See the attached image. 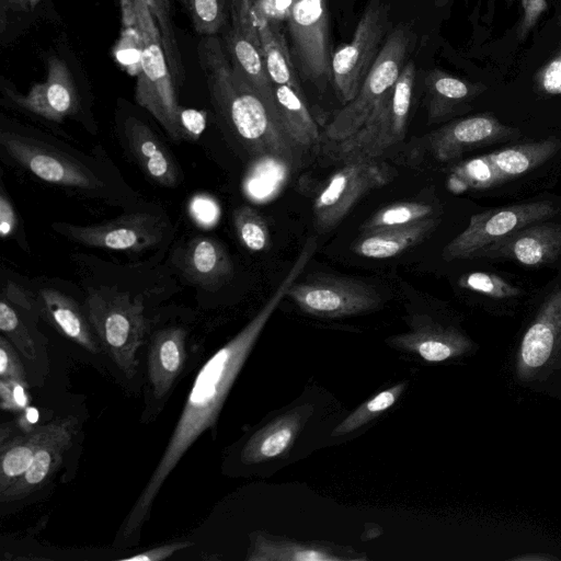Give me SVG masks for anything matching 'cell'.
<instances>
[{"label":"cell","mask_w":561,"mask_h":561,"mask_svg":"<svg viewBox=\"0 0 561 561\" xmlns=\"http://www.w3.org/2000/svg\"><path fill=\"white\" fill-rule=\"evenodd\" d=\"M557 214L549 202H529L489 209L471 216L468 227L443 250L447 261L470 259L477 251L515 231Z\"/></svg>","instance_id":"8fae6325"},{"label":"cell","mask_w":561,"mask_h":561,"mask_svg":"<svg viewBox=\"0 0 561 561\" xmlns=\"http://www.w3.org/2000/svg\"><path fill=\"white\" fill-rule=\"evenodd\" d=\"M280 125L293 145L299 150L318 145L320 134L305 100L300 81L272 83Z\"/></svg>","instance_id":"cb8c5ba5"},{"label":"cell","mask_w":561,"mask_h":561,"mask_svg":"<svg viewBox=\"0 0 561 561\" xmlns=\"http://www.w3.org/2000/svg\"><path fill=\"white\" fill-rule=\"evenodd\" d=\"M146 2L157 23L172 76L176 80H182L184 70L171 20L169 0H146Z\"/></svg>","instance_id":"e575fe53"},{"label":"cell","mask_w":561,"mask_h":561,"mask_svg":"<svg viewBox=\"0 0 561 561\" xmlns=\"http://www.w3.org/2000/svg\"><path fill=\"white\" fill-rule=\"evenodd\" d=\"M0 144L13 161L47 183L91 190L103 186L101 179L80 161L43 141L2 131Z\"/></svg>","instance_id":"7c38bea8"},{"label":"cell","mask_w":561,"mask_h":561,"mask_svg":"<svg viewBox=\"0 0 561 561\" xmlns=\"http://www.w3.org/2000/svg\"><path fill=\"white\" fill-rule=\"evenodd\" d=\"M102 348L127 378L137 373V352L147 321L144 305L113 287L92 289L83 305Z\"/></svg>","instance_id":"277c9868"},{"label":"cell","mask_w":561,"mask_h":561,"mask_svg":"<svg viewBox=\"0 0 561 561\" xmlns=\"http://www.w3.org/2000/svg\"><path fill=\"white\" fill-rule=\"evenodd\" d=\"M439 219L432 216L404 226L360 233L352 250L368 259H389L423 242L438 226Z\"/></svg>","instance_id":"484cf974"},{"label":"cell","mask_w":561,"mask_h":561,"mask_svg":"<svg viewBox=\"0 0 561 561\" xmlns=\"http://www.w3.org/2000/svg\"><path fill=\"white\" fill-rule=\"evenodd\" d=\"M193 27L202 36H216L230 20V0H182Z\"/></svg>","instance_id":"1f68e13d"},{"label":"cell","mask_w":561,"mask_h":561,"mask_svg":"<svg viewBox=\"0 0 561 561\" xmlns=\"http://www.w3.org/2000/svg\"><path fill=\"white\" fill-rule=\"evenodd\" d=\"M18 228V216L14 207L5 194L4 188L0 193V236L2 239L11 237Z\"/></svg>","instance_id":"ee69618b"},{"label":"cell","mask_w":561,"mask_h":561,"mask_svg":"<svg viewBox=\"0 0 561 561\" xmlns=\"http://www.w3.org/2000/svg\"><path fill=\"white\" fill-rule=\"evenodd\" d=\"M523 19L519 25V35L524 36L536 24L538 18L546 11V0H520Z\"/></svg>","instance_id":"f6af8a7d"},{"label":"cell","mask_w":561,"mask_h":561,"mask_svg":"<svg viewBox=\"0 0 561 561\" xmlns=\"http://www.w3.org/2000/svg\"><path fill=\"white\" fill-rule=\"evenodd\" d=\"M25 386L0 378V404L3 410L16 412L27 405Z\"/></svg>","instance_id":"ab89813d"},{"label":"cell","mask_w":561,"mask_h":561,"mask_svg":"<svg viewBox=\"0 0 561 561\" xmlns=\"http://www.w3.org/2000/svg\"><path fill=\"white\" fill-rule=\"evenodd\" d=\"M491 1V0H490Z\"/></svg>","instance_id":"681fc988"},{"label":"cell","mask_w":561,"mask_h":561,"mask_svg":"<svg viewBox=\"0 0 561 561\" xmlns=\"http://www.w3.org/2000/svg\"><path fill=\"white\" fill-rule=\"evenodd\" d=\"M312 414L309 404L299 405L256 431L242 449V460L260 463L285 454Z\"/></svg>","instance_id":"603a6c76"},{"label":"cell","mask_w":561,"mask_h":561,"mask_svg":"<svg viewBox=\"0 0 561 561\" xmlns=\"http://www.w3.org/2000/svg\"><path fill=\"white\" fill-rule=\"evenodd\" d=\"M459 286L493 298H511L519 295V288L499 275L486 272H473L463 275Z\"/></svg>","instance_id":"74e56055"},{"label":"cell","mask_w":561,"mask_h":561,"mask_svg":"<svg viewBox=\"0 0 561 561\" xmlns=\"http://www.w3.org/2000/svg\"><path fill=\"white\" fill-rule=\"evenodd\" d=\"M389 9L383 0H369L351 42L331 59L332 81L339 99L351 102L358 93L385 43L389 30Z\"/></svg>","instance_id":"52a82bcc"},{"label":"cell","mask_w":561,"mask_h":561,"mask_svg":"<svg viewBox=\"0 0 561 561\" xmlns=\"http://www.w3.org/2000/svg\"><path fill=\"white\" fill-rule=\"evenodd\" d=\"M62 417L28 430L0 445V492L20 478L32 463L41 446L58 430Z\"/></svg>","instance_id":"4316f807"},{"label":"cell","mask_w":561,"mask_h":561,"mask_svg":"<svg viewBox=\"0 0 561 561\" xmlns=\"http://www.w3.org/2000/svg\"><path fill=\"white\" fill-rule=\"evenodd\" d=\"M191 546H193V543L190 541L170 542L141 551L134 556L121 558L118 559V561H161L170 558L175 552L186 549Z\"/></svg>","instance_id":"7bdbcfd3"},{"label":"cell","mask_w":561,"mask_h":561,"mask_svg":"<svg viewBox=\"0 0 561 561\" xmlns=\"http://www.w3.org/2000/svg\"><path fill=\"white\" fill-rule=\"evenodd\" d=\"M233 226L239 241L251 252H261L270 244L268 227L257 210L248 205L234 209Z\"/></svg>","instance_id":"836d02e7"},{"label":"cell","mask_w":561,"mask_h":561,"mask_svg":"<svg viewBox=\"0 0 561 561\" xmlns=\"http://www.w3.org/2000/svg\"><path fill=\"white\" fill-rule=\"evenodd\" d=\"M53 228L73 242L114 251H142L161 241L165 224L153 214L133 213L100 224L55 222Z\"/></svg>","instance_id":"4fadbf2b"},{"label":"cell","mask_w":561,"mask_h":561,"mask_svg":"<svg viewBox=\"0 0 561 561\" xmlns=\"http://www.w3.org/2000/svg\"><path fill=\"white\" fill-rule=\"evenodd\" d=\"M175 264L184 278L215 291L233 275L232 261L224 244L209 237H195L176 252Z\"/></svg>","instance_id":"ac0fdd59"},{"label":"cell","mask_w":561,"mask_h":561,"mask_svg":"<svg viewBox=\"0 0 561 561\" xmlns=\"http://www.w3.org/2000/svg\"><path fill=\"white\" fill-rule=\"evenodd\" d=\"M0 331L25 358L36 359L34 341L30 331L5 298L0 301Z\"/></svg>","instance_id":"d590c367"},{"label":"cell","mask_w":561,"mask_h":561,"mask_svg":"<svg viewBox=\"0 0 561 561\" xmlns=\"http://www.w3.org/2000/svg\"><path fill=\"white\" fill-rule=\"evenodd\" d=\"M560 254L561 224L541 220L477 251L470 259H504L539 267L552 263Z\"/></svg>","instance_id":"2e32d148"},{"label":"cell","mask_w":561,"mask_h":561,"mask_svg":"<svg viewBox=\"0 0 561 561\" xmlns=\"http://www.w3.org/2000/svg\"><path fill=\"white\" fill-rule=\"evenodd\" d=\"M197 57L217 115L249 151L293 164L298 149L264 100L233 69L219 37L203 36L197 45Z\"/></svg>","instance_id":"7a4b0ae2"},{"label":"cell","mask_w":561,"mask_h":561,"mask_svg":"<svg viewBox=\"0 0 561 561\" xmlns=\"http://www.w3.org/2000/svg\"><path fill=\"white\" fill-rule=\"evenodd\" d=\"M42 316L60 334L91 354L102 351L99 339L87 317L75 299L54 288L38 291Z\"/></svg>","instance_id":"44dd1931"},{"label":"cell","mask_w":561,"mask_h":561,"mask_svg":"<svg viewBox=\"0 0 561 561\" xmlns=\"http://www.w3.org/2000/svg\"><path fill=\"white\" fill-rule=\"evenodd\" d=\"M78 423L73 415L62 417L58 430L41 446L26 471L0 492L1 503L19 501L31 495L53 477L73 442Z\"/></svg>","instance_id":"d6986e66"},{"label":"cell","mask_w":561,"mask_h":561,"mask_svg":"<svg viewBox=\"0 0 561 561\" xmlns=\"http://www.w3.org/2000/svg\"><path fill=\"white\" fill-rule=\"evenodd\" d=\"M416 68L410 60L391 92L378 104L366 123L351 137L339 141L336 154L344 162L376 158L405 136Z\"/></svg>","instance_id":"8992f818"},{"label":"cell","mask_w":561,"mask_h":561,"mask_svg":"<svg viewBox=\"0 0 561 561\" xmlns=\"http://www.w3.org/2000/svg\"><path fill=\"white\" fill-rule=\"evenodd\" d=\"M287 297L304 312L322 318L355 316L381 305L379 293L368 284L330 274L308 275L301 282L295 280Z\"/></svg>","instance_id":"30bf717a"},{"label":"cell","mask_w":561,"mask_h":561,"mask_svg":"<svg viewBox=\"0 0 561 561\" xmlns=\"http://www.w3.org/2000/svg\"><path fill=\"white\" fill-rule=\"evenodd\" d=\"M394 170L376 158L346 161L324 184L313 201L316 225L321 230L332 229L367 193L387 185Z\"/></svg>","instance_id":"9c48e42d"},{"label":"cell","mask_w":561,"mask_h":561,"mask_svg":"<svg viewBox=\"0 0 561 561\" xmlns=\"http://www.w3.org/2000/svg\"><path fill=\"white\" fill-rule=\"evenodd\" d=\"M248 561H345L352 557L336 554L329 546L299 542L285 538H276L256 534L252 539V548ZM356 560V559H355Z\"/></svg>","instance_id":"f1b7e54d"},{"label":"cell","mask_w":561,"mask_h":561,"mask_svg":"<svg viewBox=\"0 0 561 561\" xmlns=\"http://www.w3.org/2000/svg\"><path fill=\"white\" fill-rule=\"evenodd\" d=\"M387 342L431 363L443 362L458 354L463 343L457 332L421 316L415 317L411 331L391 336Z\"/></svg>","instance_id":"d4e9b609"},{"label":"cell","mask_w":561,"mask_h":561,"mask_svg":"<svg viewBox=\"0 0 561 561\" xmlns=\"http://www.w3.org/2000/svg\"><path fill=\"white\" fill-rule=\"evenodd\" d=\"M134 25L138 33L139 73L135 98L167 131L181 141L179 104L165 51L157 23L146 0H131Z\"/></svg>","instance_id":"3957f363"},{"label":"cell","mask_w":561,"mask_h":561,"mask_svg":"<svg viewBox=\"0 0 561 561\" xmlns=\"http://www.w3.org/2000/svg\"><path fill=\"white\" fill-rule=\"evenodd\" d=\"M559 148L552 139L504 148L490 153L503 180L522 175L547 161Z\"/></svg>","instance_id":"f546056e"},{"label":"cell","mask_w":561,"mask_h":561,"mask_svg":"<svg viewBox=\"0 0 561 561\" xmlns=\"http://www.w3.org/2000/svg\"><path fill=\"white\" fill-rule=\"evenodd\" d=\"M288 32L289 49L298 75L323 90L332 80L325 0H291Z\"/></svg>","instance_id":"ba28073f"},{"label":"cell","mask_w":561,"mask_h":561,"mask_svg":"<svg viewBox=\"0 0 561 561\" xmlns=\"http://www.w3.org/2000/svg\"><path fill=\"white\" fill-rule=\"evenodd\" d=\"M538 87L548 94H561V54L550 60L537 75Z\"/></svg>","instance_id":"b9f144b4"},{"label":"cell","mask_w":561,"mask_h":561,"mask_svg":"<svg viewBox=\"0 0 561 561\" xmlns=\"http://www.w3.org/2000/svg\"><path fill=\"white\" fill-rule=\"evenodd\" d=\"M453 180L473 188H486L503 179L491 161L490 154H486L459 164L453 172Z\"/></svg>","instance_id":"8d00e7d4"},{"label":"cell","mask_w":561,"mask_h":561,"mask_svg":"<svg viewBox=\"0 0 561 561\" xmlns=\"http://www.w3.org/2000/svg\"><path fill=\"white\" fill-rule=\"evenodd\" d=\"M186 331L168 327L153 333L147 356V374L156 399H162L181 374L186 359Z\"/></svg>","instance_id":"ffe728a7"},{"label":"cell","mask_w":561,"mask_h":561,"mask_svg":"<svg viewBox=\"0 0 561 561\" xmlns=\"http://www.w3.org/2000/svg\"><path fill=\"white\" fill-rule=\"evenodd\" d=\"M519 137V130L481 114L450 122L426 136L434 159L447 162L473 148Z\"/></svg>","instance_id":"9a60e30c"},{"label":"cell","mask_w":561,"mask_h":561,"mask_svg":"<svg viewBox=\"0 0 561 561\" xmlns=\"http://www.w3.org/2000/svg\"><path fill=\"white\" fill-rule=\"evenodd\" d=\"M439 1H447V0H439Z\"/></svg>","instance_id":"c3c4849f"},{"label":"cell","mask_w":561,"mask_h":561,"mask_svg":"<svg viewBox=\"0 0 561 561\" xmlns=\"http://www.w3.org/2000/svg\"><path fill=\"white\" fill-rule=\"evenodd\" d=\"M241 2V0H230V9L238 5Z\"/></svg>","instance_id":"7dc6e473"},{"label":"cell","mask_w":561,"mask_h":561,"mask_svg":"<svg viewBox=\"0 0 561 561\" xmlns=\"http://www.w3.org/2000/svg\"><path fill=\"white\" fill-rule=\"evenodd\" d=\"M20 107L48 121L60 123L79 110L76 87L67 66L53 57L48 61L47 77L35 84L26 95H11Z\"/></svg>","instance_id":"e0dca14e"},{"label":"cell","mask_w":561,"mask_h":561,"mask_svg":"<svg viewBox=\"0 0 561 561\" xmlns=\"http://www.w3.org/2000/svg\"><path fill=\"white\" fill-rule=\"evenodd\" d=\"M224 47L233 69L278 118L273 85L254 20L252 0H242L237 7L230 9V27L225 35Z\"/></svg>","instance_id":"5bb4252c"},{"label":"cell","mask_w":561,"mask_h":561,"mask_svg":"<svg viewBox=\"0 0 561 561\" xmlns=\"http://www.w3.org/2000/svg\"><path fill=\"white\" fill-rule=\"evenodd\" d=\"M124 134L134 159L149 179L165 187L178 184V165L148 125L136 117H128L124 123Z\"/></svg>","instance_id":"7402d4cb"},{"label":"cell","mask_w":561,"mask_h":561,"mask_svg":"<svg viewBox=\"0 0 561 561\" xmlns=\"http://www.w3.org/2000/svg\"><path fill=\"white\" fill-rule=\"evenodd\" d=\"M405 382L394 385L365 401L347 417H345L332 432V436L348 434L367 424L373 419L390 409L405 389Z\"/></svg>","instance_id":"d6a6232c"},{"label":"cell","mask_w":561,"mask_h":561,"mask_svg":"<svg viewBox=\"0 0 561 561\" xmlns=\"http://www.w3.org/2000/svg\"><path fill=\"white\" fill-rule=\"evenodd\" d=\"M41 0H0L1 18L7 11H28L34 9Z\"/></svg>","instance_id":"bcb514c9"},{"label":"cell","mask_w":561,"mask_h":561,"mask_svg":"<svg viewBox=\"0 0 561 561\" xmlns=\"http://www.w3.org/2000/svg\"><path fill=\"white\" fill-rule=\"evenodd\" d=\"M411 46L412 33L408 26L398 25L388 33L358 93L327 126L325 136L330 140L342 141L366 123L378 104L393 89Z\"/></svg>","instance_id":"5b68a950"},{"label":"cell","mask_w":561,"mask_h":561,"mask_svg":"<svg viewBox=\"0 0 561 561\" xmlns=\"http://www.w3.org/2000/svg\"><path fill=\"white\" fill-rule=\"evenodd\" d=\"M0 378L28 387L23 364L4 335L0 336Z\"/></svg>","instance_id":"f35d334b"},{"label":"cell","mask_w":561,"mask_h":561,"mask_svg":"<svg viewBox=\"0 0 561 561\" xmlns=\"http://www.w3.org/2000/svg\"><path fill=\"white\" fill-rule=\"evenodd\" d=\"M206 126L204 112L182 107L180 113V128L182 140L194 141L199 138Z\"/></svg>","instance_id":"60d3db41"},{"label":"cell","mask_w":561,"mask_h":561,"mask_svg":"<svg viewBox=\"0 0 561 561\" xmlns=\"http://www.w3.org/2000/svg\"><path fill=\"white\" fill-rule=\"evenodd\" d=\"M316 250L317 240L311 237L261 310L201 367L165 449L122 525L118 534L121 542L128 543L137 539L167 478L195 440L217 422L228 393L265 324L287 296L288 288L299 278Z\"/></svg>","instance_id":"6da1fadb"},{"label":"cell","mask_w":561,"mask_h":561,"mask_svg":"<svg viewBox=\"0 0 561 561\" xmlns=\"http://www.w3.org/2000/svg\"><path fill=\"white\" fill-rule=\"evenodd\" d=\"M434 207L420 202H401L377 210L360 226V233L409 225L432 217Z\"/></svg>","instance_id":"4dcf8cb0"},{"label":"cell","mask_w":561,"mask_h":561,"mask_svg":"<svg viewBox=\"0 0 561 561\" xmlns=\"http://www.w3.org/2000/svg\"><path fill=\"white\" fill-rule=\"evenodd\" d=\"M425 88L431 122L442 121L463 110L481 91L480 85L437 69L427 73Z\"/></svg>","instance_id":"83f0119b"}]
</instances>
